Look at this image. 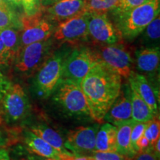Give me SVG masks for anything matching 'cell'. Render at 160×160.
I'll use <instances>...</instances> for the list:
<instances>
[{"label":"cell","instance_id":"1","mask_svg":"<svg viewBox=\"0 0 160 160\" xmlns=\"http://www.w3.org/2000/svg\"><path fill=\"white\" fill-rule=\"evenodd\" d=\"M91 117L102 123L104 117L119 97L122 77L99 60L80 83Z\"/></svg>","mask_w":160,"mask_h":160},{"label":"cell","instance_id":"2","mask_svg":"<svg viewBox=\"0 0 160 160\" xmlns=\"http://www.w3.org/2000/svg\"><path fill=\"white\" fill-rule=\"evenodd\" d=\"M160 0H149L137 7L118 14L117 27L122 37L132 40L159 15Z\"/></svg>","mask_w":160,"mask_h":160},{"label":"cell","instance_id":"3","mask_svg":"<svg viewBox=\"0 0 160 160\" xmlns=\"http://www.w3.org/2000/svg\"><path fill=\"white\" fill-rule=\"evenodd\" d=\"M31 106L28 97L19 84H12L0 100V124L15 127L29 117Z\"/></svg>","mask_w":160,"mask_h":160},{"label":"cell","instance_id":"4","mask_svg":"<svg viewBox=\"0 0 160 160\" xmlns=\"http://www.w3.org/2000/svg\"><path fill=\"white\" fill-rule=\"evenodd\" d=\"M68 53L64 50L51 53L37 71L34 88L42 99L51 97L62 79L64 61Z\"/></svg>","mask_w":160,"mask_h":160},{"label":"cell","instance_id":"5","mask_svg":"<svg viewBox=\"0 0 160 160\" xmlns=\"http://www.w3.org/2000/svg\"><path fill=\"white\" fill-rule=\"evenodd\" d=\"M53 101L67 114L73 117H90L89 108L80 85L62 79L52 94Z\"/></svg>","mask_w":160,"mask_h":160},{"label":"cell","instance_id":"6","mask_svg":"<svg viewBox=\"0 0 160 160\" xmlns=\"http://www.w3.org/2000/svg\"><path fill=\"white\" fill-rule=\"evenodd\" d=\"M52 46L50 38L22 48L13 63L16 71L25 77H31L51 54Z\"/></svg>","mask_w":160,"mask_h":160},{"label":"cell","instance_id":"7","mask_svg":"<svg viewBox=\"0 0 160 160\" xmlns=\"http://www.w3.org/2000/svg\"><path fill=\"white\" fill-rule=\"evenodd\" d=\"M99 60L97 52L89 48H76L66 56L64 61L62 79H70L80 85Z\"/></svg>","mask_w":160,"mask_h":160},{"label":"cell","instance_id":"8","mask_svg":"<svg viewBox=\"0 0 160 160\" xmlns=\"http://www.w3.org/2000/svg\"><path fill=\"white\" fill-rule=\"evenodd\" d=\"M51 21L48 18L45 17L41 10L33 15L25 14L20 17L21 48L30 44L50 39L55 30L54 25Z\"/></svg>","mask_w":160,"mask_h":160},{"label":"cell","instance_id":"9","mask_svg":"<svg viewBox=\"0 0 160 160\" xmlns=\"http://www.w3.org/2000/svg\"><path fill=\"white\" fill-rule=\"evenodd\" d=\"M98 57L102 62L118 73L122 78L128 79L131 74L133 59L129 49L120 42L101 46Z\"/></svg>","mask_w":160,"mask_h":160},{"label":"cell","instance_id":"10","mask_svg":"<svg viewBox=\"0 0 160 160\" xmlns=\"http://www.w3.org/2000/svg\"><path fill=\"white\" fill-rule=\"evenodd\" d=\"M88 29V37L100 46L120 42L122 39L119 29L111 22L105 13L90 14Z\"/></svg>","mask_w":160,"mask_h":160},{"label":"cell","instance_id":"11","mask_svg":"<svg viewBox=\"0 0 160 160\" xmlns=\"http://www.w3.org/2000/svg\"><path fill=\"white\" fill-rule=\"evenodd\" d=\"M89 17V13L82 11L79 14L59 22L52 35L53 39L62 43H75L88 39Z\"/></svg>","mask_w":160,"mask_h":160},{"label":"cell","instance_id":"12","mask_svg":"<svg viewBox=\"0 0 160 160\" xmlns=\"http://www.w3.org/2000/svg\"><path fill=\"white\" fill-rule=\"evenodd\" d=\"M99 125L78 127L69 132L64 145L76 157L92 156L96 152V135Z\"/></svg>","mask_w":160,"mask_h":160},{"label":"cell","instance_id":"13","mask_svg":"<svg viewBox=\"0 0 160 160\" xmlns=\"http://www.w3.org/2000/svg\"><path fill=\"white\" fill-rule=\"evenodd\" d=\"M23 142L27 148V150L42 158L53 159L57 160H71L76 156L67 157L53 148L52 146L47 143L45 140L33 133L29 128H25L22 132Z\"/></svg>","mask_w":160,"mask_h":160},{"label":"cell","instance_id":"14","mask_svg":"<svg viewBox=\"0 0 160 160\" xmlns=\"http://www.w3.org/2000/svg\"><path fill=\"white\" fill-rule=\"evenodd\" d=\"M129 87L139 96L148 105L156 117L159 116V97L157 91L145 75L132 71L128 78Z\"/></svg>","mask_w":160,"mask_h":160},{"label":"cell","instance_id":"15","mask_svg":"<svg viewBox=\"0 0 160 160\" xmlns=\"http://www.w3.org/2000/svg\"><path fill=\"white\" fill-rule=\"evenodd\" d=\"M84 5L85 0H59L48 8L46 17L59 23L83 11Z\"/></svg>","mask_w":160,"mask_h":160},{"label":"cell","instance_id":"16","mask_svg":"<svg viewBox=\"0 0 160 160\" xmlns=\"http://www.w3.org/2000/svg\"><path fill=\"white\" fill-rule=\"evenodd\" d=\"M127 91V93H125L121 90L119 97L104 117V121L115 125L118 123L132 119L130 87Z\"/></svg>","mask_w":160,"mask_h":160},{"label":"cell","instance_id":"17","mask_svg":"<svg viewBox=\"0 0 160 160\" xmlns=\"http://www.w3.org/2000/svg\"><path fill=\"white\" fill-rule=\"evenodd\" d=\"M137 67L142 73L152 76L159 71L160 62L159 47L142 48L136 52Z\"/></svg>","mask_w":160,"mask_h":160},{"label":"cell","instance_id":"18","mask_svg":"<svg viewBox=\"0 0 160 160\" xmlns=\"http://www.w3.org/2000/svg\"><path fill=\"white\" fill-rule=\"evenodd\" d=\"M28 128L45 140L46 142L48 143L50 145L52 146L53 148L59 151L62 154L67 156V157L75 156L65 148V145H64L65 141L59 133L53 128L46 125L45 124H35V125H31Z\"/></svg>","mask_w":160,"mask_h":160},{"label":"cell","instance_id":"19","mask_svg":"<svg viewBox=\"0 0 160 160\" xmlns=\"http://www.w3.org/2000/svg\"><path fill=\"white\" fill-rule=\"evenodd\" d=\"M96 152H117V127L109 122L103 124L96 135Z\"/></svg>","mask_w":160,"mask_h":160},{"label":"cell","instance_id":"20","mask_svg":"<svg viewBox=\"0 0 160 160\" xmlns=\"http://www.w3.org/2000/svg\"><path fill=\"white\" fill-rule=\"evenodd\" d=\"M133 124V119H129L115 125L117 127V152L129 158L135 155L131 145V133Z\"/></svg>","mask_w":160,"mask_h":160},{"label":"cell","instance_id":"21","mask_svg":"<svg viewBox=\"0 0 160 160\" xmlns=\"http://www.w3.org/2000/svg\"><path fill=\"white\" fill-rule=\"evenodd\" d=\"M130 98L131 102V119L133 120V122H147L156 117L148 105L131 88H130Z\"/></svg>","mask_w":160,"mask_h":160},{"label":"cell","instance_id":"22","mask_svg":"<svg viewBox=\"0 0 160 160\" xmlns=\"http://www.w3.org/2000/svg\"><path fill=\"white\" fill-rule=\"evenodd\" d=\"M20 31L21 30L9 28L0 31V36L8 51L12 64L21 50L20 42Z\"/></svg>","mask_w":160,"mask_h":160},{"label":"cell","instance_id":"23","mask_svg":"<svg viewBox=\"0 0 160 160\" xmlns=\"http://www.w3.org/2000/svg\"><path fill=\"white\" fill-rule=\"evenodd\" d=\"M141 43L143 48L159 47L160 39V17L157 16L145 30L142 32Z\"/></svg>","mask_w":160,"mask_h":160},{"label":"cell","instance_id":"24","mask_svg":"<svg viewBox=\"0 0 160 160\" xmlns=\"http://www.w3.org/2000/svg\"><path fill=\"white\" fill-rule=\"evenodd\" d=\"M120 0H85L83 11L92 13H105L115 11L119 5Z\"/></svg>","mask_w":160,"mask_h":160},{"label":"cell","instance_id":"25","mask_svg":"<svg viewBox=\"0 0 160 160\" xmlns=\"http://www.w3.org/2000/svg\"><path fill=\"white\" fill-rule=\"evenodd\" d=\"M9 28L21 30L20 18L13 11L12 8L8 5L0 6V31Z\"/></svg>","mask_w":160,"mask_h":160},{"label":"cell","instance_id":"26","mask_svg":"<svg viewBox=\"0 0 160 160\" xmlns=\"http://www.w3.org/2000/svg\"><path fill=\"white\" fill-rule=\"evenodd\" d=\"M143 136L147 138L151 147L155 142L160 138V121L159 117H156L154 119L149 122Z\"/></svg>","mask_w":160,"mask_h":160},{"label":"cell","instance_id":"27","mask_svg":"<svg viewBox=\"0 0 160 160\" xmlns=\"http://www.w3.org/2000/svg\"><path fill=\"white\" fill-rule=\"evenodd\" d=\"M150 122V121H149ZM149 122H133L131 133V145L134 153L139 151L137 143L140 138L142 137Z\"/></svg>","mask_w":160,"mask_h":160},{"label":"cell","instance_id":"28","mask_svg":"<svg viewBox=\"0 0 160 160\" xmlns=\"http://www.w3.org/2000/svg\"><path fill=\"white\" fill-rule=\"evenodd\" d=\"M92 157L95 160H131V158L119 154L117 152H95Z\"/></svg>","mask_w":160,"mask_h":160},{"label":"cell","instance_id":"29","mask_svg":"<svg viewBox=\"0 0 160 160\" xmlns=\"http://www.w3.org/2000/svg\"><path fill=\"white\" fill-rule=\"evenodd\" d=\"M42 0H21L25 14L31 16L34 14L39 11L41 8Z\"/></svg>","mask_w":160,"mask_h":160},{"label":"cell","instance_id":"30","mask_svg":"<svg viewBox=\"0 0 160 160\" xmlns=\"http://www.w3.org/2000/svg\"><path fill=\"white\" fill-rule=\"evenodd\" d=\"M148 1L149 0H120L119 5L114 11L117 12V15L120 14Z\"/></svg>","mask_w":160,"mask_h":160},{"label":"cell","instance_id":"31","mask_svg":"<svg viewBox=\"0 0 160 160\" xmlns=\"http://www.w3.org/2000/svg\"><path fill=\"white\" fill-rule=\"evenodd\" d=\"M131 160H159V157L156 155L152 147H150L143 151L137 152L131 158Z\"/></svg>","mask_w":160,"mask_h":160},{"label":"cell","instance_id":"32","mask_svg":"<svg viewBox=\"0 0 160 160\" xmlns=\"http://www.w3.org/2000/svg\"><path fill=\"white\" fill-rule=\"evenodd\" d=\"M16 142L15 138L9 134V131L3 128V125L0 124V149L6 148L8 146Z\"/></svg>","mask_w":160,"mask_h":160},{"label":"cell","instance_id":"33","mask_svg":"<svg viewBox=\"0 0 160 160\" xmlns=\"http://www.w3.org/2000/svg\"><path fill=\"white\" fill-rule=\"evenodd\" d=\"M11 65H12L11 60L0 36V65L9 66Z\"/></svg>","mask_w":160,"mask_h":160},{"label":"cell","instance_id":"34","mask_svg":"<svg viewBox=\"0 0 160 160\" xmlns=\"http://www.w3.org/2000/svg\"><path fill=\"white\" fill-rule=\"evenodd\" d=\"M12 85L11 82L0 71V100L2 99Z\"/></svg>","mask_w":160,"mask_h":160},{"label":"cell","instance_id":"35","mask_svg":"<svg viewBox=\"0 0 160 160\" xmlns=\"http://www.w3.org/2000/svg\"><path fill=\"white\" fill-rule=\"evenodd\" d=\"M137 146H138V149H139V151H143V150H145L148 148L150 147H151L149 141L147 139V138H145L144 136H142V137L139 139V142H138L137 143Z\"/></svg>","mask_w":160,"mask_h":160},{"label":"cell","instance_id":"36","mask_svg":"<svg viewBox=\"0 0 160 160\" xmlns=\"http://www.w3.org/2000/svg\"><path fill=\"white\" fill-rule=\"evenodd\" d=\"M0 160H12L7 148L0 149Z\"/></svg>","mask_w":160,"mask_h":160},{"label":"cell","instance_id":"37","mask_svg":"<svg viewBox=\"0 0 160 160\" xmlns=\"http://www.w3.org/2000/svg\"><path fill=\"white\" fill-rule=\"evenodd\" d=\"M12 160H41V157H39V156H37L35 154H29L28 156H25V157H22L21 158H19V159H12Z\"/></svg>","mask_w":160,"mask_h":160},{"label":"cell","instance_id":"38","mask_svg":"<svg viewBox=\"0 0 160 160\" xmlns=\"http://www.w3.org/2000/svg\"><path fill=\"white\" fill-rule=\"evenodd\" d=\"M3 1L5 5H7L10 8L21 5V0H3Z\"/></svg>","mask_w":160,"mask_h":160},{"label":"cell","instance_id":"39","mask_svg":"<svg viewBox=\"0 0 160 160\" xmlns=\"http://www.w3.org/2000/svg\"><path fill=\"white\" fill-rule=\"evenodd\" d=\"M159 144H160V138H159L157 141L155 142L153 145L152 146V148H153V151L156 153V155L158 157H160V149H159Z\"/></svg>","mask_w":160,"mask_h":160},{"label":"cell","instance_id":"40","mask_svg":"<svg viewBox=\"0 0 160 160\" xmlns=\"http://www.w3.org/2000/svg\"><path fill=\"white\" fill-rule=\"evenodd\" d=\"M71 160H95L92 156H82V157H75Z\"/></svg>","mask_w":160,"mask_h":160},{"label":"cell","instance_id":"41","mask_svg":"<svg viewBox=\"0 0 160 160\" xmlns=\"http://www.w3.org/2000/svg\"><path fill=\"white\" fill-rule=\"evenodd\" d=\"M3 5H5V3L4 2L3 0H0V6H3Z\"/></svg>","mask_w":160,"mask_h":160},{"label":"cell","instance_id":"42","mask_svg":"<svg viewBox=\"0 0 160 160\" xmlns=\"http://www.w3.org/2000/svg\"><path fill=\"white\" fill-rule=\"evenodd\" d=\"M41 160H57V159H48V158H42V157H41Z\"/></svg>","mask_w":160,"mask_h":160},{"label":"cell","instance_id":"43","mask_svg":"<svg viewBox=\"0 0 160 160\" xmlns=\"http://www.w3.org/2000/svg\"><path fill=\"white\" fill-rule=\"evenodd\" d=\"M58 1H59V0H58Z\"/></svg>","mask_w":160,"mask_h":160}]
</instances>
